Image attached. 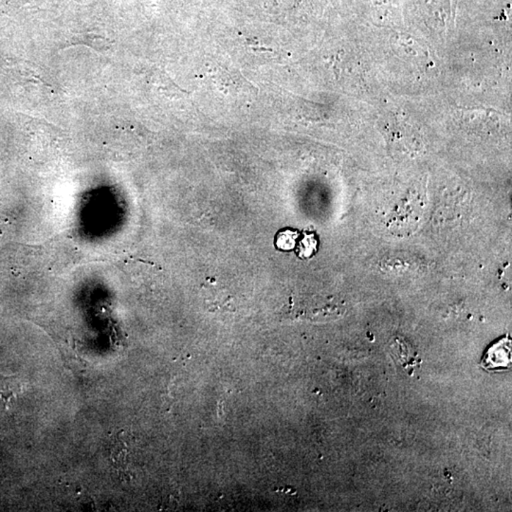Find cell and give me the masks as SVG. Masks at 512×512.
Here are the masks:
<instances>
[{"mask_svg":"<svg viewBox=\"0 0 512 512\" xmlns=\"http://www.w3.org/2000/svg\"><path fill=\"white\" fill-rule=\"evenodd\" d=\"M132 436L126 431H118L113 434L109 443L110 461L119 470H126L132 463L134 455Z\"/></svg>","mask_w":512,"mask_h":512,"instance_id":"6da1fadb","label":"cell"},{"mask_svg":"<svg viewBox=\"0 0 512 512\" xmlns=\"http://www.w3.org/2000/svg\"><path fill=\"white\" fill-rule=\"evenodd\" d=\"M481 367L488 371L508 370L511 367V343L506 338L499 340L496 344L487 351Z\"/></svg>","mask_w":512,"mask_h":512,"instance_id":"7a4b0ae2","label":"cell"},{"mask_svg":"<svg viewBox=\"0 0 512 512\" xmlns=\"http://www.w3.org/2000/svg\"><path fill=\"white\" fill-rule=\"evenodd\" d=\"M296 237H297V234L295 232L290 231L282 232L278 237V247L283 250H290L294 247Z\"/></svg>","mask_w":512,"mask_h":512,"instance_id":"3957f363","label":"cell"}]
</instances>
